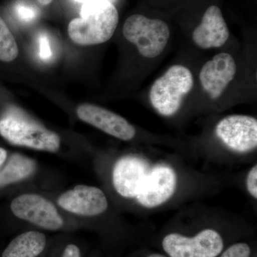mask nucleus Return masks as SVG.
<instances>
[{"instance_id": "6e6552de", "label": "nucleus", "mask_w": 257, "mask_h": 257, "mask_svg": "<svg viewBox=\"0 0 257 257\" xmlns=\"http://www.w3.org/2000/svg\"><path fill=\"white\" fill-rule=\"evenodd\" d=\"M176 186L175 171L168 166H156L150 169L137 200L146 208L159 207L173 196Z\"/></svg>"}, {"instance_id": "39448f33", "label": "nucleus", "mask_w": 257, "mask_h": 257, "mask_svg": "<svg viewBox=\"0 0 257 257\" xmlns=\"http://www.w3.org/2000/svg\"><path fill=\"white\" fill-rule=\"evenodd\" d=\"M162 246L170 257H217L223 251L224 241L215 230L207 229L194 237L177 233L167 235Z\"/></svg>"}, {"instance_id": "5701e85b", "label": "nucleus", "mask_w": 257, "mask_h": 257, "mask_svg": "<svg viewBox=\"0 0 257 257\" xmlns=\"http://www.w3.org/2000/svg\"><path fill=\"white\" fill-rule=\"evenodd\" d=\"M7 157H8V153H7L6 150L0 147V170L4 165L5 161L7 160Z\"/></svg>"}, {"instance_id": "f257e3e1", "label": "nucleus", "mask_w": 257, "mask_h": 257, "mask_svg": "<svg viewBox=\"0 0 257 257\" xmlns=\"http://www.w3.org/2000/svg\"><path fill=\"white\" fill-rule=\"evenodd\" d=\"M119 22L114 4L93 3L82 4L80 18L68 25V35L75 44L82 46L99 45L110 40Z\"/></svg>"}, {"instance_id": "1a4fd4ad", "label": "nucleus", "mask_w": 257, "mask_h": 257, "mask_svg": "<svg viewBox=\"0 0 257 257\" xmlns=\"http://www.w3.org/2000/svg\"><path fill=\"white\" fill-rule=\"evenodd\" d=\"M77 114L84 122L119 140L130 141L136 135V130L127 120L101 106L82 104L77 107Z\"/></svg>"}, {"instance_id": "4be33fe9", "label": "nucleus", "mask_w": 257, "mask_h": 257, "mask_svg": "<svg viewBox=\"0 0 257 257\" xmlns=\"http://www.w3.org/2000/svg\"><path fill=\"white\" fill-rule=\"evenodd\" d=\"M74 1L82 3V4L93 3H110L111 4H114L117 0H74Z\"/></svg>"}, {"instance_id": "412c9836", "label": "nucleus", "mask_w": 257, "mask_h": 257, "mask_svg": "<svg viewBox=\"0 0 257 257\" xmlns=\"http://www.w3.org/2000/svg\"><path fill=\"white\" fill-rule=\"evenodd\" d=\"M62 257H81V251L78 246L69 244L64 249Z\"/></svg>"}, {"instance_id": "f03ea898", "label": "nucleus", "mask_w": 257, "mask_h": 257, "mask_svg": "<svg viewBox=\"0 0 257 257\" xmlns=\"http://www.w3.org/2000/svg\"><path fill=\"white\" fill-rule=\"evenodd\" d=\"M0 135L12 145L50 152L58 151L60 138L17 108L0 119Z\"/></svg>"}, {"instance_id": "7ed1b4c3", "label": "nucleus", "mask_w": 257, "mask_h": 257, "mask_svg": "<svg viewBox=\"0 0 257 257\" xmlns=\"http://www.w3.org/2000/svg\"><path fill=\"white\" fill-rule=\"evenodd\" d=\"M194 86L192 72L184 66H172L152 84L150 99L152 106L165 116L175 115Z\"/></svg>"}, {"instance_id": "ddd939ff", "label": "nucleus", "mask_w": 257, "mask_h": 257, "mask_svg": "<svg viewBox=\"0 0 257 257\" xmlns=\"http://www.w3.org/2000/svg\"><path fill=\"white\" fill-rule=\"evenodd\" d=\"M229 30L221 10L215 5L209 7L202 21L192 32V40L200 48H219L226 43Z\"/></svg>"}, {"instance_id": "2eb2a0df", "label": "nucleus", "mask_w": 257, "mask_h": 257, "mask_svg": "<svg viewBox=\"0 0 257 257\" xmlns=\"http://www.w3.org/2000/svg\"><path fill=\"white\" fill-rule=\"evenodd\" d=\"M36 162L23 155H12L0 170V187L28 178L36 170Z\"/></svg>"}, {"instance_id": "423d86ee", "label": "nucleus", "mask_w": 257, "mask_h": 257, "mask_svg": "<svg viewBox=\"0 0 257 257\" xmlns=\"http://www.w3.org/2000/svg\"><path fill=\"white\" fill-rule=\"evenodd\" d=\"M217 138L230 150L245 153L257 146V120L246 115H230L216 124Z\"/></svg>"}, {"instance_id": "f8f14e48", "label": "nucleus", "mask_w": 257, "mask_h": 257, "mask_svg": "<svg viewBox=\"0 0 257 257\" xmlns=\"http://www.w3.org/2000/svg\"><path fill=\"white\" fill-rule=\"evenodd\" d=\"M150 167L136 157H124L117 161L113 170V185L125 198L136 197L146 179Z\"/></svg>"}, {"instance_id": "393cba45", "label": "nucleus", "mask_w": 257, "mask_h": 257, "mask_svg": "<svg viewBox=\"0 0 257 257\" xmlns=\"http://www.w3.org/2000/svg\"><path fill=\"white\" fill-rule=\"evenodd\" d=\"M148 257H167L164 256V255L160 254V253H152V254L150 255Z\"/></svg>"}, {"instance_id": "9d476101", "label": "nucleus", "mask_w": 257, "mask_h": 257, "mask_svg": "<svg viewBox=\"0 0 257 257\" xmlns=\"http://www.w3.org/2000/svg\"><path fill=\"white\" fill-rule=\"evenodd\" d=\"M236 72V64L232 56L222 52L204 64L199 73V80L211 99H216L233 80Z\"/></svg>"}, {"instance_id": "f3484780", "label": "nucleus", "mask_w": 257, "mask_h": 257, "mask_svg": "<svg viewBox=\"0 0 257 257\" xmlns=\"http://www.w3.org/2000/svg\"><path fill=\"white\" fill-rule=\"evenodd\" d=\"M38 10L32 5L26 3H19L15 6V13L21 21L30 23L38 16Z\"/></svg>"}, {"instance_id": "4468645a", "label": "nucleus", "mask_w": 257, "mask_h": 257, "mask_svg": "<svg viewBox=\"0 0 257 257\" xmlns=\"http://www.w3.org/2000/svg\"><path fill=\"white\" fill-rule=\"evenodd\" d=\"M46 236L40 231H27L9 243L2 257H37L46 246Z\"/></svg>"}, {"instance_id": "dca6fc26", "label": "nucleus", "mask_w": 257, "mask_h": 257, "mask_svg": "<svg viewBox=\"0 0 257 257\" xmlns=\"http://www.w3.org/2000/svg\"><path fill=\"white\" fill-rule=\"evenodd\" d=\"M19 55L18 44L2 17H0V61L10 62Z\"/></svg>"}, {"instance_id": "6ab92c4d", "label": "nucleus", "mask_w": 257, "mask_h": 257, "mask_svg": "<svg viewBox=\"0 0 257 257\" xmlns=\"http://www.w3.org/2000/svg\"><path fill=\"white\" fill-rule=\"evenodd\" d=\"M248 192L254 199H257V166H253L248 172L246 179Z\"/></svg>"}, {"instance_id": "b1692460", "label": "nucleus", "mask_w": 257, "mask_h": 257, "mask_svg": "<svg viewBox=\"0 0 257 257\" xmlns=\"http://www.w3.org/2000/svg\"><path fill=\"white\" fill-rule=\"evenodd\" d=\"M40 5H43V6H46L51 4L53 0H37Z\"/></svg>"}, {"instance_id": "9b49d317", "label": "nucleus", "mask_w": 257, "mask_h": 257, "mask_svg": "<svg viewBox=\"0 0 257 257\" xmlns=\"http://www.w3.org/2000/svg\"><path fill=\"white\" fill-rule=\"evenodd\" d=\"M62 209L82 216L102 214L108 207L107 199L100 189L79 185L64 192L58 199Z\"/></svg>"}, {"instance_id": "aec40b11", "label": "nucleus", "mask_w": 257, "mask_h": 257, "mask_svg": "<svg viewBox=\"0 0 257 257\" xmlns=\"http://www.w3.org/2000/svg\"><path fill=\"white\" fill-rule=\"evenodd\" d=\"M40 56L44 60H48L52 57V53L51 51L50 44L48 38L45 35L40 37Z\"/></svg>"}, {"instance_id": "0eeeda50", "label": "nucleus", "mask_w": 257, "mask_h": 257, "mask_svg": "<svg viewBox=\"0 0 257 257\" xmlns=\"http://www.w3.org/2000/svg\"><path fill=\"white\" fill-rule=\"evenodd\" d=\"M11 209L17 217L43 229L57 230L64 224L57 208L48 199L35 194H25L13 199Z\"/></svg>"}, {"instance_id": "a211bd4d", "label": "nucleus", "mask_w": 257, "mask_h": 257, "mask_svg": "<svg viewBox=\"0 0 257 257\" xmlns=\"http://www.w3.org/2000/svg\"><path fill=\"white\" fill-rule=\"evenodd\" d=\"M251 248L246 243H236L230 246L220 257H250Z\"/></svg>"}, {"instance_id": "20e7f679", "label": "nucleus", "mask_w": 257, "mask_h": 257, "mask_svg": "<svg viewBox=\"0 0 257 257\" xmlns=\"http://www.w3.org/2000/svg\"><path fill=\"white\" fill-rule=\"evenodd\" d=\"M122 32L125 39L136 45L140 55L147 58H155L160 55L170 37L167 23L142 15H134L128 18Z\"/></svg>"}]
</instances>
